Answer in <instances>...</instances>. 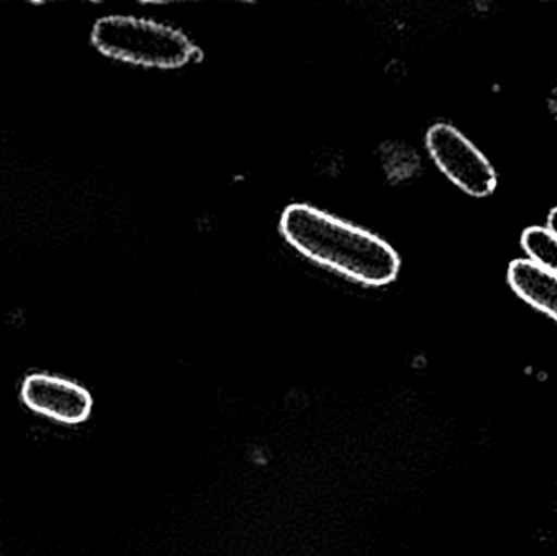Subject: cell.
I'll return each mask as SVG.
<instances>
[{"label":"cell","instance_id":"6da1fadb","mask_svg":"<svg viewBox=\"0 0 557 556\" xmlns=\"http://www.w3.org/2000/svg\"><path fill=\"white\" fill-rule=\"evenodd\" d=\"M284 240L295 251L366 287L395 283L401 271L398 251L373 232L307 202H294L278 221Z\"/></svg>","mask_w":557,"mask_h":556},{"label":"cell","instance_id":"7a4b0ae2","mask_svg":"<svg viewBox=\"0 0 557 556\" xmlns=\"http://www.w3.org/2000/svg\"><path fill=\"white\" fill-rule=\"evenodd\" d=\"M91 45L114 61L147 69H182L202 51L175 26L134 15H107L95 22Z\"/></svg>","mask_w":557,"mask_h":556},{"label":"cell","instance_id":"3957f363","mask_svg":"<svg viewBox=\"0 0 557 556\" xmlns=\"http://www.w3.org/2000/svg\"><path fill=\"white\" fill-rule=\"evenodd\" d=\"M425 146L438 170L468 195L486 198L497 188V173L490 160L451 124L431 126Z\"/></svg>","mask_w":557,"mask_h":556},{"label":"cell","instance_id":"277c9868","mask_svg":"<svg viewBox=\"0 0 557 556\" xmlns=\"http://www.w3.org/2000/svg\"><path fill=\"white\" fill-rule=\"evenodd\" d=\"M20 397L33 413L61 424L85 423L94 410V398L84 385L48 372L26 375Z\"/></svg>","mask_w":557,"mask_h":556},{"label":"cell","instance_id":"5b68a950","mask_svg":"<svg viewBox=\"0 0 557 556\" xmlns=\"http://www.w3.org/2000/svg\"><path fill=\"white\" fill-rule=\"evenodd\" d=\"M512 289L535 309L557 322V274L533 260H513L509 267Z\"/></svg>","mask_w":557,"mask_h":556},{"label":"cell","instance_id":"8992f818","mask_svg":"<svg viewBox=\"0 0 557 556\" xmlns=\"http://www.w3.org/2000/svg\"><path fill=\"white\" fill-rule=\"evenodd\" d=\"M523 250L530 260L555 271L557 274V238L546 227H529L522 235Z\"/></svg>","mask_w":557,"mask_h":556},{"label":"cell","instance_id":"52a82bcc","mask_svg":"<svg viewBox=\"0 0 557 556\" xmlns=\"http://www.w3.org/2000/svg\"><path fill=\"white\" fill-rule=\"evenodd\" d=\"M546 231L557 238V208L553 209L548 215V222H546Z\"/></svg>","mask_w":557,"mask_h":556},{"label":"cell","instance_id":"ba28073f","mask_svg":"<svg viewBox=\"0 0 557 556\" xmlns=\"http://www.w3.org/2000/svg\"><path fill=\"white\" fill-rule=\"evenodd\" d=\"M548 104L549 111H552L553 116L557 120V87L553 88L552 94H549Z\"/></svg>","mask_w":557,"mask_h":556}]
</instances>
